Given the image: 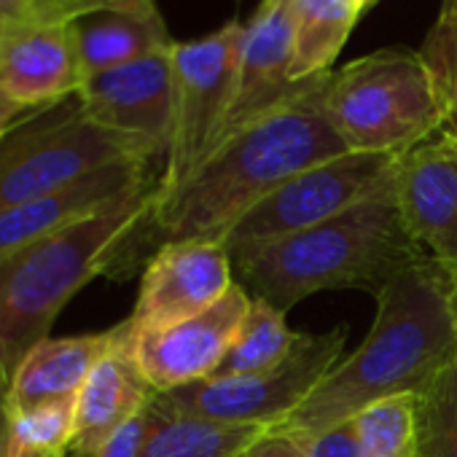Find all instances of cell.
<instances>
[{
	"mask_svg": "<svg viewBox=\"0 0 457 457\" xmlns=\"http://www.w3.org/2000/svg\"><path fill=\"white\" fill-rule=\"evenodd\" d=\"M121 328L113 326L100 334H79L62 339H44L20 363L4 401V417L30 411L36 406L79 395L97 361L119 342Z\"/></svg>",
	"mask_w": 457,
	"mask_h": 457,
	"instance_id": "obj_18",
	"label": "cell"
},
{
	"mask_svg": "<svg viewBox=\"0 0 457 457\" xmlns=\"http://www.w3.org/2000/svg\"><path fill=\"white\" fill-rule=\"evenodd\" d=\"M441 89H444V100H446V124L444 129L457 135V54L449 62L444 79H441Z\"/></svg>",
	"mask_w": 457,
	"mask_h": 457,
	"instance_id": "obj_31",
	"label": "cell"
},
{
	"mask_svg": "<svg viewBox=\"0 0 457 457\" xmlns=\"http://www.w3.org/2000/svg\"><path fill=\"white\" fill-rule=\"evenodd\" d=\"M251 294L235 283L204 312L154 331H132L129 347L135 363L154 393H170L207 379L232 347L248 310Z\"/></svg>",
	"mask_w": 457,
	"mask_h": 457,
	"instance_id": "obj_10",
	"label": "cell"
},
{
	"mask_svg": "<svg viewBox=\"0 0 457 457\" xmlns=\"http://www.w3.org/2000/svg\"><path fill=\"white\" fill-rule=\"evenodd\" d=\"M156 191L159 183L140 188L65 232L0 259V446L4 401L22 358L49 339L65 304L121 256L140 228H148Z\"/></svg>",
	"mask_w": 457,
	"mask_h": 457,
	"instance_id": "obj_4",
	"label": "cell"
},
{
	"mask_svg": "<svg viewBox=\"0 0 457 457\" xmlns=\"http://www.w3.org/2000/svg\"><path fill=\"white\" fill-rule=\"evenodd\" d=\"M422 57L430 62L438 84L449 68V62L457 54V0H441L438 9V20L430 30V36L425 38V46L420 49Z\"/></svg>",
	"mask_w": 457,
	"mask_h": 457,
	"instance_id": "obj_27",
	"label": "cell"
},
{
	"mask_svg": "<svg viewBox=\"0 0 457 457\" xmlns=\"http://www.w3.org/2000/svg\"><path fill=\"white\" fill-rule=\"evenodd\" d=\"M0 30H4V25H0Z\"/></svg>",
	"mask_w": 457,
	"mask_h": 457,
	"instance_id": "obj_37",
	"label": "cell"
},
{
	"mask_svg": "<svg viewBox=\"0 0 457 457\" xmlns=\"http://www.w3.org/2000/svg\"><path fill=\"white\" fill-rule=\"evenodd\" d=\"M353 420L361 457H417V393L371 403Z\"/></svg>",
	"mask_w": 457,
	"mask_h": 457,
	"instance_id": "obj_23",
	"label": "cell"
},
{
	"mask_svg": "<svg viewBox=\"0 0 457 457\" xmlns=\"http://www.w3.org/2000/svg\"><path fill=\"white\" fill-rule=\"evenodd\" d=\"M361 14V0H291L294 81L328 76Z\"/></svg>",
	"mask_w": 457,
	"mask_h": 457,
	"instance_id": "obj_21",
	"label": "cell"
},
{
	"mask_svg": "<svg viewBox=\"0 0 457 457\" xmlns=\"http://www.w3.org/2000/svg\"><path fill=\"white\" fill-rule=\"evenodd\" d=\"M454 358L449 278L433 262H420L377 294V315L361 347L270 430L294 438L320 433L371 403L420 393Z\"/></svg>",
	"mask_w": 457,
	"mask_h": 457,
	"instance_id": "obj_2",
	"label": "cell"
},
{
	"mask_svg": "<svg viewBox=\"0 0 457 457\" xmlns=\"http://www.w3.org/2000/svg\"><path fill=\"white\" fill-rule=\"evenodd\" d=\"M151 425H154V398L143 411H137L129 422H124L92 457H143Z\"/></svg>",
	"mask_w": 457,
	"mask_h": 457,
	"instance_id": "obj_29",
	"label": "cell"
},
{
	"mask_svg": "<svg viewBox=\"0 0 457 457\" xmlns=\"http://www.w3.org/2000/svg\"><path fill=\"white\" fill-rule=\"evenodd\" d=\"M154 162H116L73 186L44 194L0 212V259H9L41 240H49L65 228L103 212L105 207L132 196L140 188L159 183L151 175Z\"/></svg>",
	"mask_w": 457,
	"mask_h": 457,
	"instance_id": "obj_14",
	"label": "cell"
},
{
	"mask_svg": "<svg viewBox=\"0 0 457 457\" xmlns=\"http://www.w3.org/2000/svg\"><path fill=\"white\" fill-rule=\"evenodd\" d=\"M270 425L215 422L167 409L154 395V425L143 457H240Z\"/></svg>",
	"mask_w": 457,
	"mask_h": 457,
	"instance_id": "obj_20",
	"label": "cell"
},
{
	"mask_svg": "<svg viewBox=\"0 0 457 457\" xmlns=\"http://www.w3.org/2000/svg\"><path fill=\"white\" fill-rule=\"evenodd\" d=\"M119 328V342L97 361L76 395V436L71 452L81 457H92L156 395L135 363L127 320Z\"/></svg>",
	"mask_w": 457,
	"mask_h": 457,
	"instance_id": "obj_17",
	"label": "cell"
},
{
	"mask_svg": "<svg viewBox=\"0 0 457 457\" xmlns=\"http://www.w3.org/2000/svg\"><path fill=\"white\" fill-rule=\"evenodd\" d=\"M68 4L79 14L95 9H156V0H68Z\"/></svg>",
	"mask_w": 457,
	"mask_h": 457,
	"instance_id": "obj_32",
	"label": "cell"
},
{
	"mask_svg": "<svg viewBox=\"0 0 457 457\" xmlns=\"http://www.w3.org/2000/svg\"><path fill=\"white\" fill-rule=\"evenodd\" d=\"M449 299H452V318H454V337H457V283L449 280Z\"/></svg>",
	"mask_w": 457,
	"mask_h": 457,
	"instance_id": "obj_34",
	"label": "cell"
},
{
	"mask_svg": "<svg viewBox=\"0 0 457 457\" xmlns=\"http://www.w3.org/2000/svg\"><path fill=\"white\" fill-rule=\"evenodd\" d=\"M420 262L428 259L409 235L390 180L350 210L272 243L235 267L240 286L253 299L288 312L318 291L366 288L377 296L393 278Z\"/></svg>",
	"mask_w": 457,
	"mask_h": 457,
	"instance_id": "obj_3",
	"label": "cell"
},
{
	"mask_svg": "<svg viewBox=\"0 0 457 457\" xmlns=\"http://www.w3.org/2000/svg\"><path fill=\"white\" fill-rule=\"evenodd\" d=\"M245 22L228 20L204 38L172 44L175 113L159 194L183 183L218 145L235 97Z\"/></svg>",
	"mask_w": 457,
	"mask_h": 457,
	"instance_id": "obj_7",
	"label": "cell"
},
{
	"mask_svg": "<svg viewBox=\"0 0 457 457\" xmlns=\"http://www.w3.org/2000/svg\"><path fill=\"white\" fill-rule=\"evenodd\" d=\"M232 286L235 264L223 243H164L143 272L137 304L127 323L132 331H154L188 320L212 307Z\"/></svg>",
	"mask_w": 457,
	"mask_h": 457,
	"instance_id": "obj_12",
	"label": "cell"
},
{
	"mask_svg": "<svg viewBox=\"0 0 457 457\" xmlns=\"http://www.w3.org/2000/svg\"><path fill=\"white\" fill-rule=\"evenodd\" d=\"M347 345V326L326 334H299L294 350L275 366L245 377H210L170 393H156L172 411L215 422L275 425L288 417L339 363Z\"/></svg>",
	"mask_w": 457,
	"mask_h": 457,
	"instance_id": "obj_8",
	"label": "cell"
},
{
	"mask_svg": "<svg viewBox=\"0 0 457 457\" xmlns=\"http://www.w3.org/2000/svg\"><path fill=\"white\" fill-rule=\"evenodd\" d=\"M446 278H449V280H454V283H457V272H452V275H449V272H446Z\"/></svg>",
	"mask_w": 457,
	"mask_h": 457,
	"instance_id": "obj_36",
	"label": "cell"
},
{
	"mask_svg": "<svg viewBox=\"0 0 457 457\" xmlns=\"http://www.w3.org/2000/svg\"><path fill=\"white\" fill-rule=\"evenodd\" d=\"M294 20L288 0H262L256 14L243 28L235 97L223 135L262 119L296 97L310 81H294ZM218 140V143H220Z\"/></svg>",
	"mask_w": 457,
	"mask_h": 457,
	"instance_id": "obj_15",
	"label": "cell"
},
{
	"mask_svg": "<svg viewBox=\"0 0 457 457\" xmlns=\"http://www.w3.org/2000/svg\"><path fill=\"white\" fill-rule=\"evenodd\" d=\"M84 84L68 25H6L0 30V95L38 111L79 95Z\"/></svg>",
	"mask_w": 457,
	"mask_h": 457,
	"instance_id": "obj_16",
	"label": "cell"
},
{
	"mask_svg": "<svg viewBox=\"0 0 457 457\" xmlns=\"http://www.w3.org/2000/svg\"><path fill=\"white\" fill-rule=\"evenodd\" d=\"M320 108L350 154L401 156L446 124L444 89L420 49H382L331 71Z\"/></svg>",
	"mask_w": 457,
	"mask_h": 457,
	"instance_id": "obj_5",
	"label": "cell"
},
{
	"mask_svg": "<svg viewBox=\"0 0 457 457\" xmlns=\"http://www.w3.org/2000/svg\"><path fill=\"white\" fill-rule=\"evenodd\" d=\"M73 436H76V395L9 417L0 452L60 454L71 449Z\"/></svg>",
	"mask_w": 457,
	"mask_h": 457,
	"instance_id": "obj_25",
	"label": "cell"
},
{
	"mask_svg": "<svg viewBox=\"0 0 457 457\" xmlns=\"http://www.w3.org/2000/svg\"><path fill=\"white\" fill-rule=\"evenodd\" d=\"M296 339L299 334L288 328L286 312L275 310L264 299H253L232 347H228L226 358L220 361L212 377H245L264 371L283 361L294 350Z\"/></svg>",
	"mask_w": 457,
	"mask_h": 457,
	"instance_id": "obj_22",
	"label": "cell"
},
{
	"mask_svg": "<svg viewBox=\"0 0 457 457\" xmlns=\"http://www.w3.org/2000/svg\"><path fill=\"white\" fill-rule=\"evenodd\" d=\"M393 167L395 156L382 154H342L320 162L264 196L220 243L232 256V264H237L377 194L393 180Z\"/></svg>",
	"mask_w": 457,
	"mask_h": 457,
	"instance_id": "obj_9",
	"label": "cell"
},
{
	"mask_svg": "<svg viewBox=\"0 0 457 457\" xmlns=\"http://www.w3.org/2000/svg\"><path fill=\"white\" fill-rule=\"evenodd\" d=\"M374 4H377V0H361V6H363V12H366V9H371Z\"/></svg>",
	"mask_w": 457,
	"mask_h": 457,
	"instance_id": "obj_35",
	"label": "cell"
},
{
	"mask_svg": "<svg viewBox=\"0 0 457 457\" xmlns=\"http://www.w3.org/2000/svg\"><path fill=\"white\" fill-rule=\"evenodd\" d=\"M170 49L108 73H97L79 89V100L95 121L145 143L162 156V162L167 156L175 113Z\"/></svg>",
	"mask_w": 457,
	"mask_h": 457,
	"instance_id": "obj_13",
	"label": "cell"
},
{
	"mask_svg": "<svg viewBox=\"0 0 457 457\" xmlns=\"http://www.w3.org/2000/svg\"><path fill=\"white\" fill-rule=\"evenodd\" d=\"M326 76L226 135L175 188L159 194L151 228L164 243L223 240L232 226L294 175L350 154L320 108Z\"/></svg>",
	"mask_w": 457,
	"mask_h": 457,
	"instance_id": "obj_1",
	"label": "cell"
},
{
	"mask_svg": "<svg viewBox=\"0 0 457 457\" xmlns=\"http://www.w3.org/2000/svg\"><path fill=\"white\" fill-rule=\"evenodd\" d=\"M417 457H457V358L417 393Z\"/></svg>",
	"mask_w": 457,
	"mask_h": 457,
	"instance_id": "obj_24",
	"label": "cell"
},
{
	"mask_svg": "<svg viewBox=\"0 0 457 457\" xmlns=\"http://www.w3.org/2000/svg\"><path fill=\"white\" fill-rule=\"evenodd\" d=\"M240 457H243V454H240Z\"/></svg>",
	"mask_w": 457,
	"mask_h": 457,
	"instance_id": "obj_38",
	"label": "cell"
},
{
	"mask_svg": "<svg viewBox=\"0 0 457 457\" xmlns=\"http://www.w3.org/2000/svg\"><path fill=\"white\" fill-rule=\"evenodd\" d=\"M395 202L428 262L457 272V135L441 129L395 156Z\"/></svg>",
	"mask_w": 457,
	"mask_h": 457,
	"instance_id": "obj_11",
	"label": "cell"
},
{
	"mask_svg": "<svg viewBox=\"0 0 457 457\" xmlns=\"http://www.w3.org/2000/svg\"><path fill=\"white\" fill-rule=\"evenodd\" d=\"M243 457H307L302 444L294 436L286 433H275V430H264L248 449Z\"/></svg>",
	"mask_w": 457,
	"mask_h": 457,
	"instance_id": "obj_30",
	"label": "cell"
},
{
	"mask_svg": "<svg viewBox=\"0 0 457 457\" xmlns=\"http://www.w3.org/2000/svg\"><path fill=\"white\" fill-rule=\"evenodd\" d=\"M79 12L68 0H0V25H68Z\"/></svg>",
	"mask_w": 457,
	"mask_h": 457,
	"instance_id": "obj_26",
	"label": "cell"
},
{
	"mask_svg": "<svg viewBox=\"0 0 457 457\" xmlns=\"http://www.w3.org/2000/svg\"><path fill=\"white\" fill-rule=\"evenodd\" d=\"M132 159L162 162L145 143L95 121L79 95L30 111L0 143V212Z\"/></svg>",
	"mask_w": 457,
	"mask_h": 457,
	"instance_id": "obj_6",
	"label": "cell"
},
{
	"mask_svg": "<svg viewBox=\"0 0 457 457\" xmlns=\"http://www.w3.org/2000/svg\"><path fill=\"white\" fill-rule=\"evenodd\" d=\"M68 33L79 57L84 81L170 49L159 9H95L73 17Z\"/></svg>",
	"mask_w": 457,
	"mask_h": 457,
	"instance_id": "obj_19",
	"label": "cell"
},
{
	"mask_svg": "<svg viewBox=\"0 0 457 457\" xmlns=\"http://www.w3.org/2000/svg\"><path fill=\"white\" fill-rule=\"evenodd\" d=\"M30 111H22L20 105H14L12 100H6L4 95H0V143L6 140V135L12 132V127Z\"/></svg>",
	"mask_w": 457,
	"mask_h": 457,
	"instance_id": "obj_33",
	"label": "cell"
},
{
	"mask_svg": "<svg viewBox=\"0 0 457 457\" xmlns=\"http://www.w3.org/2000/svg\"><path fill=\"white\" fill-rule=\"evenodd\" d=\"M307 457H361V438L355 420L339 422L320 433L296 438Z\"/></svg>",
	"mask_w": 457,
	"mask_h": 457,
	"instance_id": "obj_28",
	"label": "cell"
}]
</instances>
